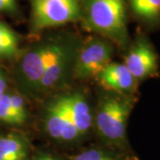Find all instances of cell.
Instances as JSON below:
<instances>
[{
	"mask_svg": "<svg viewBox=\"0 0 160 160\" xmlns=\"http://www.w3.org/2000/svg\"><path fill=\"white\" fill-rule=\"evenodd\" d=\"M82 41L74 34L57 32L22 49L14 61L12 79L24 97L53 85L62 75L68 59L78 53Z\"/></svg>",
	"mask_w": 160,
	"mask_h": 160,
	"instance_id": "1",
	"label": "cell"
},
{
	"mask_svg": "<svg viewBox=\"0 0 160 160\" xmlns=\"http://www.w3.org/2000/svg\"><path fill=\"white\" fill-rule=\"evenodd\" d=\"M81 22L86 29L120 47L129 44L126 0H83Z\"/></svg>",
	"mask_w": 160,
	"mask_h": 160,
	"instance_id": "2",
	"label": "cell"
},
{
	"mask_svg": "<svg viewBox=\"0 0 160 160\" xmlns=\"http://www.w3.org/2000/svg\"><path fill=\"white\" fill-rule=\"evenodd\" d=\"M129 99L121 94L101 98L93 124L107 148L131 157L126 135L127 121L132 106Z\"/></svg>",
	"mask_w": 160,
	"mask_h": 160,
	"instance_id": "3",
	"label": "cell"
},
{
	"mask_svg": "<svg viewBox=\"0 0 160 160\" xmlns=\"http://www.w3.org/2000/svg\"><path fill=\"white\" fill-rule=\"evenodd\" d=\"M31 32L81 21L83 0H29Z\"/></svg>",
	"mask_w": 160,
	"mask_h": 160,
	"instance_id": "4",
	"label": "cell"
},
{
	"mask_svg": "<svg viewBox=\"0 0 160 160\" xmlns=\"http://www.w3.org/2000/svg\"><path fill=\"white\" fill-rule=\"evenodd\" d=\"M43 127L46 135L59 145L73 146L83 141L71 119L64 94L53 98L46 105Z\"/></svg>",
	"mask_w": 160,
	"mask_h": 160,
	"instance_id": "5",
	"label": "cell"
},
{
	"mask_svg": "<svg viewBox=\"0 0 160 160\" xmlns=\"http://www.w3.org/2000/svg\"><path fill=\"white\" fill-rule=\"evenodd\" d=\"M113 50L112 43L101 37L82 42L75 62L74 78L84 80L96 77L110 62Z\"/></svg>",
	"mask_w": 160,
	"mask_h": 160,
	"instance_id": "6",
	"label": "cell"
},
{
	"mask_svg": "<svg viewBox=\"0 0 160 160\" xmlns=\"http://www.w3.org/2000/svg\"><path fill=\"white\" fill-rule=\"evenodd\" d=\"M124 64L139 81L154 77L158 73V57L153 46L143 36H138L126 53Z\"/></svg>",
	"mask_w": 160,
	"mask_h": 160,
	"instance_id": "7",
	"label": "cell"
},
{
	"mask_svg": "<svg viewBox=\"0 0 160 160\" xmlns=\"http://www.w3.org/2000/svg\"><path fill=\"white\" fill-rule=\"evenodd\" d=\"M95 78L104 88L127 97L135 92L137 88L138 81L124 63L110 62Z\"/></svg>",
	"mask_w": 160,
	"mask_h": 160,
	"instance_id": "8",
	"label": "cell"
},
{
	"mask_svg": "<svg viewBox=\"0 0 160 160\" xmlns=\"http://www.w3.org/2000/svg\"><path fill=\"white\" fill-rule=\"evenodd\" d=\"M64 99L75 127L84 140L93 125L90 104L85 94L80 92L64 94Z\"/></svg>",
	"mask_w": 160,
	"mask_h": 160,
	"instance_id": "9",
	"label": "cell"
},
{
	"mask_svg": "<svg viewBox=\"0 0 160 160\" xmlns=\"http://www.w3.org/2000/svg\"><path fill=\"white\" fill-rule=\"evenodd\" d=\"M31 143L24 133L10 132L0 135V160H28Z\"/></svg>",
	"mask_w": 160,
	"mask_h": 160,
	"instance_id": "10",
	"label": "cell"
},
{
	"mask_svg": "<svg viewBox=\"0 0 160 160\" xmlns=\"http://www.w3.org/2000/svg\"><path fill=\"white\" fill-rule=\"evenodd\" d=\"M21 38L16 31L0 21V60L14 62L21 52Z\"/></svg>",
	"mask_w": 160,
	"mask_h": 160,
	"instance_id": "11",
	"label": "cell"
},
{
	"mask_svg": "<svg viewBox=\"0 0 160 160\" xmlns=\"http://www.w3.org/2000/svg\"><path fill=\"white\" fill-rule=\"evenodd\" d=\"M133 13L149 24L160 22V0H129Z\"/></svg>",
	"mask_w": 160,
	"mask_h": 160,
	"instance_id": "12",
	"label": "cell"
},
{
	"mask_svg": "<svg viewBox=\"0 0 160 160\" xmlns=\"http://www.w3.org/2000/svg\"><path fill=\"white\" fill-rule=\"evenodd\" d=\"M72 160H137L133 157L116 151L109 148H90L76 155Z\"/></svg>",
	"mask_w": 160,
	"mask_h": 160,
	"instance_id": "13",
	"label": "cell"
},
{
	"mask_svg": "<svg viewBox=\"0 0 160 160\" xmlns=\"http://www.w3.org/2000/svg\"><path fill=\"white\" fill-rule=\"evenodd\" d=\"M9 92H10V102H11L12 110L19 121L20 126H22L26 123L29 115L25 97L18 91L12 92L9 90Z\"/></svg>",
	"mask_w": 160,
	"mask_h": 160,
	"instance_id": "14",
	"label": "cell"
},
{
	"mask_svg": "<svg viewBox=\"0 0 160 160\" xmlns=\"http://www.w3.org/2000/svg\"><path fill=\"white\" fill-rule=\"evenodd\" d=\"M0 123L10 126H20L12 108L9 90L0 100Z\"/></svg>",
	"mask_w": 160,
	"mask_h": 160,
	"instance_id": "15",
	"label": "cell"
},
{
	"mask_svg": "<svg viewBox=\"0 0 160 160\" xmlns=\"http://www.w3.org/2000/svg\"><path fill=\"white\" fill-rule=\"evenodd\" d=\"M0 13L16 17L20 13L18 0H0Z\"/></svg>",
	"mask_w": 160,
	"mask_h": 160,
	"instance_id": "16",
	"label": "cell"
},
{
	"mask_svg": "<svg viewBox=\"0 0 160 160\" xmlns=\"http://www.w3.org/2000/svg\"><path fill=\"white\" fill-rule=\"evenodd\" d=\"M8 91V78L4 69L0 67V100Z\"/></svg>",
	"mask_w": 160,
	"mask_h": 160,
	"instance_id": "17",
	"label": "cell"
},
{
	"mask_svg": "<svg viewBox=\"0 0 160 160\" xmlns=\"http://www.w3.org/2000/svg\"><path fill=\"white\" fill-rule=\"evenodd\" d=\"M28 160H63L56 155L48 152H38L33 156L29 157Z\"/></svg>",
	"mask_w": 160,
	"mask_h": 160,
	"instance_id": "18",
	"label": "cell"
}]
</instances>
